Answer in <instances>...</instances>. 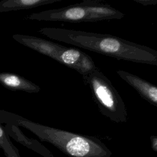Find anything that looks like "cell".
<instances>
[{
    "mask_svg": "<svg viewBox=\"0 0 157 157\" xmlns=\"http://www.w3.org/2000/svg\"><path fill=\"white\" fill-rule=\"evenodd\" d=\"M47 37L118 59L157 66V50L107 34L58 28H41Z\"/></svg>",
    "mask_w": 157,
    "mask_h": 157,
    "instance_id": "6da1fadb",
    "label": "cell"
},
{
    "mask_svg": "<svg viewBox=\"0 0 157 157\" xmlns=\"http://www.w3.org/2000/svg\"><path fill=\"white\" fill-rule=\"evenodd\" d=\"M7 113V123L27 129L42 141L50 143L70 157H110L112 155L107 146L95 137L43 125L12 112Z\"/></svg>",
    "mask_w": 157,
    "mask_h": 157,
    "instance_id": "7a4b0ae2",
    "label": "cell"
},
{
    "mask_svg": "<svg viewBox=\"0 0 157 157\" xmlns=\"http://www.w3.org/2000/svg\"><path fill=\"white\" fill-rule=\"evenodd\" d=\"M124 16L123 13L104 1L85 0L82 2L61 8L32 13L25 17V19L78 23L120 20Z\"/></svg>",
    "mask_w": 157,
    "mask_h": 157,
    "instance_id": "3957f363",
    "label": "cell"
},
{
    "mask_svg": "<svg viewBox=\"0 0 157 157\" xmlns=\"http://www.w3.org/2000/svg\"><path fill=\"white\" fill-rule=\"evenodd\" d=\"M100 112L111 121L124 123L128 120L125 104L109 79L98 68L82 76Z\"/></svg>",
    "mask_w": 157,
    "mask_h": 157,
    "instance_id": "277c9868",
    "label": "cell"
},
{
    "mask_svg": "<svg viewBox=\"0 0 157 157\" xmlns=\"http://www.w3.org/2000/svg\"><path fill=\"white\" fill-rule=\"evenodd\" d=\"M17 42L46 55L79 72L88 62V56L75 48L67 47L52 41L25 34H13Z\"/></svg>",
    "mask_w": 157,
    "mask_h": 157,
    "instance_id": "5b68a950",
    "label": "cell"
},
{
    "mask_svg": "<svg viewBox=\"0 0 157 157\" xmlns=\"http://www.w3.org/2000/svg\"><path fill=\"white\" fill-rule=\"evenodd\" d=\"M117 74L131 86L144 99L157 107V86L132 73L123 70L117 71Z\"/></svg>",
    "mask_w": 157,
    "mask_h": 157,
    "instance_id": "8992f818",
    "label": "cell"
},
{
    "mask_svg": "<svg viewBox=\"0 0 157 157\" xmlns=\"http://www.w3.org/2000/svg\"><path fill=\"white\" fill-rule=\"evenodd\" d=\"M0 83L12 91H23L28 93H37L40 88L23 77L11 72H0Z\"/></svg>",
    "mask_w": 157,
    "mask_h": 157,
    "instance_id": "52a82bcc",
    "label": "cell"
},
{
    "mask_svg": "<svg viewBox=\"0 0 157 157\" xmlns=\"http://www.w3.org/2000/svg\"><path fill=\"white\" fill-rule=\"evenodd\" d=\"M61 1V0H2L0 1V13L29 9Z\"/></svg>",
    "mask_w": 157,
    "mask_h": 157,
    "instance_id": "ba28073f",
    "label": "cell"
},
{
    "mask_svg": "<svg viewBox=\"0 0 157 157\" xmlns=\"http://www.w3.org/2000/svg\"><path fill=\"white\" fill-rule=\"evenodd\" d=\"M0 145L4 149L7 150V151H9L10 150L14 152L13 148L12 146V144L9 140L6 131L2 128V126L0 124Z\"/></svg>",
    "mask_w": 157,
    "mask_h": 157,
    "instance_id": "9c48e42d",
    "label": "cell"
},
{
    "mask_svg": "<svg viewBox=\"0 0 157 157\" xmlns=\"http://www.w3.org/2000/svg\"><path fill=\"white\" fill-rule=\"evenodd\" d=\"M151 142V147L153 151L157 152V136H151L150 137Z\"/></svg>",
    "mask_w": 157,
    "mask_h": 157,
    "instance_id": "30bf717a",
    "label": "cell"
},
{
    "mask_svg": "<svg viewBox=\"0 0 157 157\" xmlns=\"http://www.w3.org/2000/svg\"><path fill=\"white\" fill-rule=\"evenodd\" d=\"M135 1L142 4V5L144 6H147V5H153L157 3V0H134Z\"/></svg>",
    "mask_w": 157,
    "mask_h": 157,
    "instance_id": "8fae6325",
    "label": "cell"
}]
</instances>
